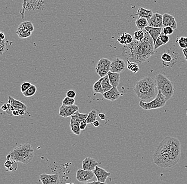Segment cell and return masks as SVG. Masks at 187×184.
<instances>
[{"instance_id": "6da1fadb", "label": "cell", "mask_w": 187, "mask_h": 184, "mask_svg": "<svg viewBox=\"0 0 187 184\" xmlns=\"http://www.w3.org/2000/svg\"><path fill=\"white\" fill-rule=\"evenodd\" d=\"M181 153L180 141L176 137L167 136L156 149L153 156L154 162L163 168H170L178 162Z\"/></svg>"}, {"instance_id": "7a4b0ae2", "label": "cell", "mask_w": 187, "mask_h": 184, "mask_svg": "<svg viewBox=\"0 0 187 184\" xmlns=\"http://www.w3.org/2000/svg\"><path fill=\"white\" fill-rule=\"evenodd\" d=\"M144 32L143 40L137 41L133 39L132 43L123 47L122 55L126 61L142 64L155 53L153 39L145 30Z\"/></svg>"}, {"instance_id": "3957f363", "label": "cell", "mask_w": 187, "mask_h": 184, "mask_svg": "<svg viewBox=\"0 0 187 184\" xmlns=\"http://www.w3.org/2000/svg\"><path fill=\"white\" fill-rule=\"evenodd\" d=\"M137 96L145 102L151 101L157 94L155 78L151 76L143 78L138 81L134 88Z\"/></svg>"}, {"instance_id": "277c9868", "label": "cell", "mask_w": 187, "mask_h": 184, "mask_svg": "<svg viewBox=\"0 0 187 184\" xmlns=\"http://www.w3.org/2000/svg\"><path fill=\"white\" fill-rule=\"evenodd\" d=\"M34 150L33 146L28 143L16 146L7 155V159L14 162L28 164L34 158Z\"/></svg>"}, {"instance_id": "5b68a950", "label": "cell", "mask_w": 187, "mask_h": 184, "mask_svg": "<svg viewBox=\"0 0 187 184\" xmlns=\"http://www.w3.org/2000/svg\"><path fill=\"white\" fill-rule=\"evenodd\" d=\"M155 80L157 90L162 93L167 100H169L174 92L173 83L167 76L161 73L156 75Z\"/></svg>"}, {"instance_id": "8992f818", "label": "cell", "mask_w": 187, "mask_h": 184, "mask_svg": "<svg viewBox=\"0 0 187 184\" xmlns=\"http://www.w3.org/2000/svg\"><path fill=\"white\" fill-rule=\"evenodd\" d=\"M167 101V100L162 93L160 90H158L157 94L154 99L147 103L141 100L139 103V105L144 110H151L164 107Z\"/></svg>"}, {"instance_id": "52a82bcc", "label": "cell", "mask_w": 187, "mask_h": 184, "mask_svg": "<svg viewBox=\"0 0 187 184\" xmlns=\"http://www.w3.org/2000/svg\"><path fill=\"white\" fill-rule=\"evenodd\" d=\"M111 61L106 58L100 59L95 67V72L100 78H102L108 75L110 71Z\"/></svg>"}, {"instance_id": "ba28073f", "label": "cell", "mask_w": 187, "mask_h": 184, "mask_svg": "<svg viewBox=\"0 0 187 184\" xmlns=\"http://www.w3.org/2000/svg\"><path fill=\"white\" fill-rule=\"evenodd\" d=\"M126 64L124 60L119 57H117L113 61H111L110 71L114 73H120L124 72L126 69Z\"/></svg>"}, {"instance_id": "9c48e42d", "label": "cell", "mask_w": 187, "mask_h": 184, "mask_svg": "<svg viewBox=\"0 0 187 184\" xmlns=\"http://www.w3.org/2000/svg\"><path fill=\"white\" fill-rule=\"evenodd\" d=\"M79 107L77 105H65L62 104L60 107L59 115L61 117H71L77 111H79Z\"/></svg>"}, {"instance_id": "30bf717a", "label": "cell", "mask_w": 187, "mask_h": 184, "mask_svg": "<svg viewBox=\"0 0 187 184\" xmlns=\"http://www.w3.org/2000/svg\"><path fill=\"white\" fill-rule=\"evenodd\" d=\"M95 175L93 171L85 170L79 169L76 172V178L77 180L81 182H87L88 181L92 179Z\"/></svg>"}, {"instance_id": "8fae6325", "label": "cell", "mask_w": 187, "mask_h": 184, "mask_svg": "<svg viewBox=\"0 0 187 184\" xmlns=\"http://www.w3.org/2000/svg\"><path fill=\"white\" fill-rule=\"evenodd\" d=\"M40 180L43 184H59L61 183L58 173L54 175L42 173L40 175Z\"/></svg>"}, {"instance_id": "7c38bea8", "label": "cell", "mask_w": 187, "mask_h": 184, "mask_svg": "<svg viewBox=\"0 0 187 184\" xmlns=\"http://www.w3.org/2000/svg\"><path fill=\"white\" fill-rule=\"evenodd\" d=\"M95 176L97 178V181L100 182L101 184H104L106 182L107 178L110 176L111 173L108 172L102 168L96 166L95 169L93 170Z\"/></svg>"}, {"instance_id": "4fadbf2b", "label": "cell", "mask_w": 187, "mask_h": 184, "mask_svg": "<svg viewBox=\"0 0 187 184\" xmlns=\"http://www.w3.org/2000/svg\"><path fill=\"white\" fill-rule=\"evenodd\" d=\"M148 26L150 27L163 28V15L158 13L153 14L151 18L148 20Z\"/></svg>"}, {"instance_id": "5bb4252c", "label": "cell", "mask_w": 187, "mask_h": 184, "mask_svg": "<svg viewBox=\"0 0 187 184\" xmlns=\"http://www.w3.org/2000/svg\"><path fill=\"white\" fill-rule=\"evenodd\" d=\"M163 25L164 27H171L174 30L177 28V23L175 18L171 14H163Z\"/></svg>"}, {"instance_id": "9a60e30c", "label": "cell", "mask_w": 187, "mask_h": 184, "mask_svg": "<svg viewBox=\"0 0 187 184\" xmlns=\"http://www.w3.org/2000/svg\"><path fill=\"white\" fill-rule=\"evenodd\" d=\"M121 94L117 87H113L111 90L104 92L103 96L105 99L114 101L119 98Z\"/></svg>"}, {"instance_id": "2e32d148", "label": "cell", "mask_w": 187, "mask_h": 184, "mask_svg": "<svg viewBox=\"0 0 187 184\" xmlns=\"http://www.w3.org/2000/svg\"><path fill=\"white\" fill-rule=\"evenodd\" d=\"M83 168L85 170L93 171L98 165L96 160L90 157L86 158L82 162Z\"/></svg>"}, {"instance_id": "e0dca14e", "label": "cell", "mask_w": 187, "mask_h": 184, "mask_svg": "<svg viewBox=\"0 0 187 184\" xmlns=\"http://www.w3.org/2000/svg\"><path fill=\"white\" fill-rule=\"evenodd\" d=\"M162 28L150 27L148 26L145 28L144 29L149 34L150 36H151L153 40L154 43L155 44L158 37L162 33Z\"/></svg>"}, {"instance_id": "ac0fdd59", "label": "cell", "mask_w": 187, "mask_h": 184, "mask_svg": "<svg viewBox=\"0 0 187 184\" xmlns=\"http://www.w3.org/2000/svg\"><path fill=\"white\" fill-rule=\"evenodd\" d=\"M8 103H11L13 106L14 110H20L23 109L26 112L27 110V106L25 105V103H23V102L18 100L17 99H14L12 97L9 96L8 97Z\"/></svg>"}, {"instance_id": "d6986e66", "label": "cell", "mask_w": 187, "mask_h": 184, "mask_svg": "<svg viewBox=\"0 0 187 184\" xmlns=\"http://www.w3.org/2000/svg\"><path fill=\"white\" fill-rule=\"evenodd\" d=\"M133 41V38L131 35L127 32H124L121 34L117 38V41L119 43L123 45H127L130 44Z\"/></svg>"}, {"instance_id": "ffe728a7", "label": "cell", "mask_w": 187, "mask_h": 184, "mask_svg": "<svg viewBox=\"0 0 187 184\" xmlns=\"http://www.w3.org/2000/svg\"><path fill=\"white\" fill-rule=\"evenodd\" d=\"M16 34L18 35L19 38L24 39L29 37L32 35V32H30L29 30L26 28L23 25L20 24L18 26Z\"/></svg>"}, {"instance_id": "44dd1931", "label": "cell", "mask_w": 187, "mask_h": 184, "mask_svg": "<svg viewBox=\"0 0 187 184\" xmlns=\"http://www.w3.org/2000/svg\"><path fill=\"white\" fill-rule=\"evenodd\" d=\"M108 76L109 81L113 87H117L119 84L120 74L119 73H114L111 72L110 71L108 72Z\"/></svg>"}, {"instance_id": "7402d4cb", "label": "cell", "mask_w": 187, "mask_h": 184, "mask_svg": "<svg viewBox=\"0 0 187 184\" xmlns=\"http://www.w3.org/2000/svg\"><path fill=\"white\" fill-rule=\"evenodd\" d=\"M153 12L151 10L145 9L142 7H140L138 9L136 15L138 16L139 18H146L147 20L151 18L153 16Z\"/></svg>"}, {"instance_id": "603a6c76", "label": "cell", "mask_w": 187, "mask_h": 184, "mask_svg": "<svg viewBox=\"0 0 187 184\" xmlns=\"http://www.w3.org/2000/svg\"><path fill=\"white\" fill-rule=\"evenodd\" d=\"M70 127L71 130L75 135H80L81 130L80 128L79 123L76 119L71 118L70 120Z\"/></svg>"}, {"instance_id": "cb8c5ba5", "label": "cell", "mask_w": 187, "mask_h": 184, "mask_svg": "<svg viewBox=\"0 0 187 184\" xmlns=\"http://www.w3.org/2000/svg\"><path fill=\"white\" fill-rule=\"evenodd\" d=\"M172 53L169 52H165L161 56V59L163 63H167L169 65L170 63L173 64L174 62V58H173L174 54H172Z\"/></svg>"}, {"instance_id": "d4e9b609", "label": "cell", "mask_w": 187, "mask_h": 184, "mask_svg": "<svg viewBox=\"0 0 187 184\" xmlns=\"http://www.w3.org/2000/svg\"><path fill=\"white\" fill-rule=\"evenodd\" d=\"M101 79V87L104 92L109 91L113 88L112 85L111 84L110 82L108 75L104 76V77H102Z\"/></svg>"}, {"instance_id": "484cf974", "label": "cell", "mask_w": 187, "mask_h": 184, "mask_svg": "<svg viewBox=\"0 0 187 184\" xmlns=\"http://www.w3.org/2000/svg\"><path fill=\"white\" fill-rule=\"evenodd\" d=\"M135 24L136 27L139 30L144 29L145 28L148 26V20L146 18H138L136 20Z\"/></svg>"}, {"instance_id": "4316f807", "label": "cell", "mask_w": 187, "mask_h": 184, "mask_svg": "<svg viewBox=\"0 0 187 184\" xmlns=\"http://www.w3.org/2000/svg\"><path fill=\"white\" fill-rule=\"evenodd\" d=\"M88 116L87 114H82L79 112V111H77L74 114L72 115L71 116V118L76 119V121L79 122V124L81 121H86L87 117Z\"/></svg>"}, {"instance_id": "83f0119b", "label": "cell", "mask_w": 187, "mask_h": 184, "mask_svg": "<svg viewBox=\"0 0 187 184\" xmlns=\"http://www.w3.org/2000/svg\"><path fill=\"white\" fill-rule=\"evenodd\" d=\"M101 78L93 85L92 89H93V91H94V92L95 93V94H103L104 93V91L103 90V88H102V87H101Z\"/></svg>"}, {"instance_id": "f1b7e54d", "label": "cell", "mask_w": 187, "mask_h": 184, "mask_svg": "<svg viewBox=\"0 0 187 184\" xmlns=\"http://www.w3.org/2000/svg\"><path fill=\"white\" fill-rule=\"evenodd\" d=\"M127 63L128 65L126 67L128 68L129 70H130L131 72H133L134 73H137L139 70V66L138 65V64L134 62H131V61L127 60Z\"/></svg>"}, {"instance_id": "f546056e", "label": "cell", "mask_w": 187, "mask_h": 184, "mask_svg": "<svg viewBox=\"0 0 187 184\" xmlns=\"http://www.w3.org/2000/svg\"><path fill=\"white\" fill-rule=\"evenodd\" d=\"M96 120H97V112L95 110H92L88 114L86 119V123L87 124H92Z\"/></svg>"}, {"instance_id": "4dcf8cb0", "label": "cell", "mask_w": 187, "mask_h": 184, "mask_svg": "<svg viewBox=\"0 0 187 184\" xmlns=\"http://www.w3.org/2000/svg\"><path fill=\"white\" fill-rule=\"evenodd\" d=\"M176 43L178 44L179 46H180L181 48L183 49L187 47V37L181 36L180 37L176 39Z\"/></svg>"}, {"instance_id": "1f68e13d", "label": "cell", "mask_w": 187, "mask_h": 184, "mask_svg": "<svg viewBox=\"0 0 187 184\" xmlns=\"http://www.w3.org/2000/svg\"><path fill=\"white\" fill-rule=\"evenodd\" d=\"M36 91H37V88L36 86L34 84H32L28 90H26L25 92H23V94L24 96L26 97H30L33 96L34 94H36Z\"/></svg>"}, {"instance_id": "d6a6232c", "label": "cell", "mask_w": 187, "mask_h": 184, "mask_svg": "<svg viewBox=\"0 0 187 184\" xmlns=\"http://www.w3.org/2000/svg\"><path fill=\"white\" fill-rule=\"evenodd\" d=\"M145 37V32L142 30H138L136 31L133 34V39L136 41H142Z\"/></svg>"}, {"instance_id": "836d02e7", "label": "cell", "mask_w": 187, "mask_h": 184, "mask_svg": "<svg viewBox=\"0 0 187 184\" xmlns=\"http://www.w3.org/2000/svg\"><path fill=\"white\" fill-rule=\"evenodd\" d=\"M75 103V99L74 98H71L68 97H65L62 100V104L65 105H73Z\"/></svg>"}, {"instance_id": "e575fe53", "label": "cell", "mask_w": 187, "mask_h": 184, "mask_svg": "<svg viewBox=\"0 0 187 184\" xmlns=\"http://www.w3.org/2000/svg\"><path fill=\"white\" fill-rule=\"evenodd\" d=\"M32 85V83L28 82V81H26L23 82L22 84L21 85L20 90L22 93L25 92L26 90H28L29 88L31 87Z\"/></svg>"}, {"instance_id": "d590c367", "label": "cell", "mask_w": 187, "mask_h": 184, "mask_svg": "<svg viewBox=\"0 0 187 184\" xmlns=\"http://www.w3.org/2000/svg\"><path fill=\"white\" fill-rule=\"evenodd\" d=\"M21 25H23V26H25L26 28L30 30V32H34V25L32 23V22L30 21H24L23 23H21Z\"/></svg>"}, {"instance_id": "8d00e7d4", "label": "cell", "mask_w": 187, "mask_h": 184, "mask_svg": "<svg viewBox=\"0 0 187 184\" xmlns=\"http://www.w3.org/2000/svg\"><path fill=\"white\" fill-rule=\"evenodd\" d=\"M7 41L4 40H0V55H2L7 48Z\"/></svg>"}, {"instance_id": "74e56055", "label": "cell", "mask_w": 187, "mask_h": 184, "mask_svg": "<svg viewBox=\"0 0 187 184\" xmlns=\"http://www.w3.org/2000/svg\"><path fill=\"white\" fill-rule=\"evenodd\" d=\"M158 37L160 39L161 41H162V42L164 44V45H165V44H167V43L169 42L170 37L169 36L163 34L162 32Z\"/></svg>"}, {"instance_id": "f35d334b", "label": "cell", "mask_w": 187, "mask_h": 184, "mask_svg": "<svg viewBox=\"0 0 187 184\" xmlns=\"http://www.w3.org/2000/svg\"><path fill=\"white\" fill-rule=\"evenodd\" d=\"M174 29L171 27H164L162 29V32L165 35H170L173 33Z\"/></svg>"}, {"instance_id": "ab89813d", "label": "cell", "mask_w": 187, "mask_h": 184, "mask_svg": "<svg viewBox=\"0 0 187 184\" xmlns=\"http://www.w3.org/2000/svg\"><path fill=\"white\" fill-rule=\"evenodd\" d=\"M163 45H164V44L162 42V41H161L159 37H158L157 40L156 41L155 43L154 44V50L156 51L159 47H160Z\"/></svg>"}, {"instance_id": "60d3db41", "label": "cell", "mask_w": 187, "mask_h": 184, "mask_svg": "<svg viewBox=\"0 0 187 184\" xmlns=\"http://www.w3.org/2000/svg\"><path fill=\"white\" fill-rule=\"evenodd\" d=\"M7 106H8V109L5 112L8 114L12 115V112L14 110V108L13 107V106L9 103H7Z\"/></svg>"}, {"instance_id": "b9f144b4", "label": "cell", "mask_w": 187, "mask_h": 184, "mask_svg": "<svg viewBox=\"0 0 187 184\" xmlns=\"http://www.w3.org/2000/svg\"><path fill=\"white\" fill-rule=\"evenodd\" d=\"M66 94H67V96L71 98H74L76 96V93L75 92V91L73 90H68Z\"/></svg>"}, {"instance_id": "7bdbcfd3", "label": "cell", "mask_w": 187, "mask_h": 184, "mask_svg": "<svg viewBox=\"0 0 187 184\" xmlns=\"http://www.w3.org/2000/svg\"><path fill=\"white\" fill-rule=\"evenodd\" d=\"M14 163H17V162H14L12 161L11 160L7 159V161L5 162V168H7L8 169H9L10 168L12 167V165H13Z\"/></svg>"}, {"instance_id": "ee69618b", "label": "cell", "mask_w": 187, "mask_h": 184, "mask_svg": "<svg viewBox=\"0 0 187 184\" xmlns=\"http://www.w3.org/2000/svg\"><path fill=\"white\" fill-rule=\"evenodd\" d=\"M87 124L86 123V121H81V123H80V124H79L80 130H85V128H86V126H87Z\"/></svg>"}, {"instance_id": "f6af8a7d", "label": "cell", "mask_w": 187, "mask_h": 184, "mask_svg": "<svg viewBox=\"0 0 187 184\" xmlns=\"http://www.w3.org/2000/svg\"><path fill=\"white\" fill-rule=\"evenodd\" d=\"M182 53L183 55L185 56V60L187 61V47L185 48L182 49Z\"/></svg>"}, {"instance_id": "bcb514c9", "label": "cell", "mask_w": 187, "mask_h": 184, "mask_svg": "<svg viewBox=\"0 0 187 184\" xmlns=\"http://www.w3.org/2000/svg\"><path fill=\"white\" fill-rule=\"evenodd\" d=\"M98 116H99V118L101 119V120H105L106 118V116L105 114H103V113H99L98 114Z\"/></svg>"}, {"instance_id": "7dc6e473", "label": "cell", "mask_w": 187, "mask_h": 184, "mask_svg": "<svg viewBox=\"0 0 187 184\" xmlns=\"http://www.w3.org/2000/svg\"><path fill=\"white\" fill-rule=\"evenodd\" d=\"M92 124H93V125L95 126V127H98L99 126V125H100L99 121H97V120H96V121H94Z\"/></svg>"}, {"instance_id": "c3c4849f", "label": "cell", "mask_w": 187, "mask_h": 184, "mask_svg": "<svg viewBox=\"0 0 187 184\" xmlns=\"http://www.w3.org/2000/svg\"><path fill=\"white\" fill-rule=\"evenodd\" d=\"M1 109L2 110H3V111H5H5L8 109V106H7V104H5V105H3L2 106H1Z\"/></svg>"}, {"instance_id": "681fc988", "label": "cell", "mask_w": 187, "mask_h": 184, "mask_svg": "<svg viewBox=\"0 0 187 184\" xmlns=\"http://www.w3.org/2000/svg\"><path fill=\"white\" fill-rule=\"evenodd\" d=\"M12 115L14 116H19V112H18V110H14L13 112H12Z\"/></svg>"}, {"instance_id": "f907efd6", "label": "cell", "mask_w": 187, "mask_h": 184, "mask_svg": "<svg viewBox=\"0 0 187 184\" xmlns=\"http://www.w3.org/2000/svg\"><path fill=\"white\" fill-rule=\"evenodd\" d=\"M18 112L20 116H23V115H25V110H23V109H20V110H18Z\"/></svg>"}, {"instance_id": "816d5d0a", "label": "cell", "mask_w": 187, "mask_h": 184, "mask_svg": "<svg viewBox=\"0 0 187 184\" xmlns=\"http://www.w3.org/2000/svg\"><path fill=\"white\" fill-rule=\"evenodd\" d=\"M5 39V35L3 32H0V40Z\"/></svg>"}, {"instance_id": "f5cc1de1", "label": "cell", "mask_w": 187, "mask_h": 184, "mask_svg": "<svg viewBox=\"0 0 187 184\" xmlns=\"http://www.w3.org/2000/svg\"></svg>"}]
</instances>
